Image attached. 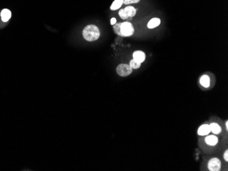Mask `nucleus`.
I'll use <instances>...</instances> for the list:
<instances>
[{
    "mask_svg": "<svg viewBox=\"0 0 228 171\" xmlns=\"http://www.w3.org/2000/svg\"><path fill=\"white\" fill-rule=\"evenodd\" d=\"M100 30L94 25H89L84 28L83 31V38L89 42H93L98 40L100 37Z\"/></svg>",
    "mask_w": 228,
    "mask_h": 171,
    "instance_id": "nucleus-1",
    "label": "nucleus"
},
{
    "mask_svg": "<svg viewBox=\"0 0 228 171\" xmlns=\"http://www.w3.org/2000/svg\"><path fill=\"white\" fill-rule=\"evenodd\" d=\"M120 30L122 37H129L134 33V28L130 22L121 23Z\"/></svg>",
    "mask_w": 228,
    "mask_h": 171,
    "instance_id": "nucleus-2",
    "label": "nucleus"
},
{
    "mask_svg": "<svg viewBox=\"0 0 228 171\" xmlns=\"http://www.w3.org/2000/svg\"><path fill=\"white\" fill-rule=\"evenodd\" d=\"M116 72L119 76L120 77H127V76L130 75L133 72V68L130 66L128 64L122 63L116 68Z\"/></svg>",
    "mask_w": 228,
    "mask_h": 171,
    "instance_id": "nucleus-3",
    "label": "nucleus"
},
{
    "mask_svg": "<svg viewBox=\"0 0 228 171\" xmlns=\"http://www.w3.org/2000/svg\"><path fill=\"white\" fill-rule=\"evenodd\" d=\"M208 166L210 171H219L221 168V162L217 158H212L208 162Z\"/></svg>",
    "mask_w": 228,
    "mask_h": 171,
    "instance_id": "nucleus-4",
    "label": "nucleus"
},
{
    "mask_svg": "<svg viewBox=\"0 0 228 171\" xmlns=\"http://www.w3.org/2000/svg\"><path fill=\"white\" fill-rule=\"evenodd\" d=\"M133 59L137 61L139 63H143L146 59V54L141 51H136L133 54Z\"/></svg>",
    "mask_w": 228,
    "mask_h": 171,
    "instance_id": "nucleus-5",
    "label": "nucleus"
},
{
    "mask_svg": "<svg viewBox=\"0 0 228 171\" xmlns=\"http://www.w3.org/2000/svg\"><path fill=\"white\" fill-rule=\"evenodd\" d=\"M210 125L207 124H204L201 125L199 128L198 129V134L199 136H206L208 135L210 132Z\"/></svg>",
    "mask_w": 228,
    "mask_h": 171,
    "instance_id": "nucleus-6",
    "label": "nucleus"
},
{
    "mask_svg": "<svg viewBox=\"0 0 228 171\" xmlns=\"http://www.w3.org/2000/svg\"><path fill=\"white\" fill-rule=\"evenodd\" d=\"M12 17V13L11 11L8 9H3L1 12V18L3 22H8Z\"/></svg>",
    "mask_w": 228,
    "mask_h": 171,
    "instance_id": "nucleus-7",
    "label": "nucleus"
},
{
    "mask_svg": "<svg viewBox=\"0 0 228 171\" xmlns=\"http://www.w3.org/2000/svg\"><path fill=\"white\" fill-rule=\"evenodd\" d=\"M205 140H206V143L207 145H210V146H215L216 145V144L218 143V138L216 137V136H207V137H206V139H205Z\"/></svg>",
    "mask_w": 228,
    "mask_h": 171,
    "instance_id": "nucleus-8",
    "label": "nucleus"
},
{
    "mask_svg": "<svg viewBox=\"0 0 228 171\" xmlns=\"http://www.w3.org/2000/svg\"><path fill=\"white\" fill-rule=\"evenodd\" d=\"M125 12L128 17H133L135 14H136L137 10L133 6H126L125 9Z\"/></svg>",
    "mask_w": 228,
    "mask_h": 171,
    "instance_id": "nucleus-9",
    "label": "nucleus"
},
{
    "mask_svg": "<svg viewBox=\"0 0 228 171\" xmlns=\"http://www.w3.org/2000/svg\"><path fill=\"white\" fill-rule=\"evenodd\" d=\"M161 23V20L158 18H154L150 20L148 23V28L149 29L155 28L156 27L158 26Z\"/></svg>",
    "mask_w": 228,
    "mask_h": 171,
    "instance_id": "nucleus-10",
    "label": "nucleus"
},
{
    "mask_svg": "<svg viewBox=\"0 0 228 171\" xmlns=\"http://www.w3.org/2000/svg\"><path fill=\"white\" fill-rule=\"evenodd\" d=\"M210 131L213 132L215 134H219L221 132V128L219 126V125L216 123H212L210 125Z\"/></svg>",
    "mask_w": 228,
    "mask_h": 171,
    "instance_id": "nucleus-11",
    "label": "nucleus"
},
{
    "mask_svg": "<svg viewBox=\"0 0 228 171\" xmlns=\"http://www.w3.org/2000/svg\"><path fill=\"white\" fill-rule=\"evenodd\" d=\"M200 83L204 87H208L210 86V78L207 75H204L200 78Z\"/></svg>",
    "mask_w": 228,
    "mask_h": 171,
    "instance_id": "nucleus-12",
    "label": "nucleus"
},
{
    "mask_svg": "<svg viewBox=\"0 0 228 171\" xmlns=\"http://www.w3.org/2000/svg\"><path fill=\"white\" fill-rule=\"evenodd\" d=\"M123 4V0H114L113 3H112L110 9L111 10H115L119 9V8Z\"/></svg>",
    "mask_w": 228,
    "mask_h": 171,
    "instance_id": "nucleus-13",
    "label": "nucleus"
},
{
    "mask_svg": "<svg viewBox=\"0 0 228 171\" xmlns=\"http://www.w3.org/2000/svg\"><path fill=\"white\" fill-rule=\"evenodd\" d=\"M129 65L131 68H133V69H138V68H140L141 63L137 62V61H135V59H132V60H130Z\"/></svg>",
    "mask_w": 228,
    "mask_h": 171,
    "instance_id": "nucleus-14",
    "label": "nucleus"
},
{
    "mask_svg": "<svg viewBox=\"0 0 228 171\" xmlns=\"http://www.w3.org/2000/svg\"><path fill=\"white\" fill-rule=\"evenodd\" d=\"M120 25L121 23H115L114 26V31L115 33H117L118 36H122L121 33V30H120Z\"/></svg>",
    "mask_w": 228,
    "mask_h": 171,
    "instance_id": "nucleus-15",
    "label": "nucleus"
},
{
    "mask_svg": "<svg viewBox=\"0 0 228 171\" xmlns=\"http://www.w3.org/2000/svg\"><path fill=\"white\" fill-rule=\"evenodd\" d=\"M140 2V0H123V3L125 5L131 4V3H137Z\"/></svg>",
    "mask_w": 228,
    "mask_h": 171,
    "instance_id": "nucleus-16",
    "label": "nucleus"
},
{
    "mask_svg": "<svg viewBox=\"0 0 228 171\" xmlns=\"http://www.w3.org/2000/svg\"><path fill=\"white\" fill-rule=\"evenodd\" d=\"M119 16L120 17L122 18V19H124V20H126V19H127V18H128V17L126 16V13L125 12V10H124V9H121L119 11Z\"/></svg>",
    "mask_w": 228,
    "mask_h": 171,
    "instance_id": "nucleus-17",
    "label": "nucleus"
},
{
    "mask_svg": "<svg viewBox=\"0 0 228 171\" xmlns=\"http://www.w3.org/2000/svg\"><path fill=\"white\" fill-rule=\"evenodd\" d=\"M223 157H224V159H225V160L226 162H227L228 161V150H226L225 151V153H224Z\"/></svg>",
    "mask_w": 228,
    "mask_h": 171,
    "instance_id": "nucleus-18",
    "label": "nucleus"
},
{
    "mask_svg": "<svg viewBox=\"0 0 228 171\" xmlns=\"http://www.w3.org/2000/svg\"><path fill=\"white\" fill-rule=\"evenodd\" d=\"M116 23V19L115 18H112L111 19V25H115Z\"/></svg>",
    "mask_w": 228,
    "mask_h": 171,
    "instance_id": "nucleus-19",
    "label": "nucleus"
},
{
    "mask_svg": "<svg viewBox=\"0 0 228 171\" xmlns=\"http://www.w3.org/2000/svg\"><path fill=\"white\" fill-rule=\"evenodd\" d=\"M225 125H226V128H227V130H228V121H226V123H225Z\"/></svg>",
    "mask_w": 228,
    "mask_h": 171,
    "instance_id": "nucleus-20",
    "label": "nucleus"
}]
</instances>
